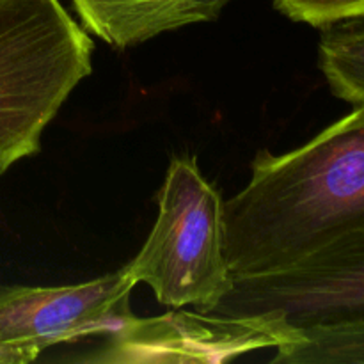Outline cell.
Instances as JSON below:
<instances>
[{
    "label": "cell",
    "mask_w": 364,
    "mask_h": 364,
    "mask_svg": "<svg viewBox=\"0 0 364 364\" xmlns=\"http://www.w3.org/2000/svg\"><path fill=\"white\" fill-rule=\"evenodd\" d=\"M224 226L233 279L279 272L364 228V107L301 148L262 149L224 201Z\"/></svg>",
    "instance_id": "6da1fadb"
},
{
    "label": "cell",
    "mask_w": 364,
    "mask_h": 364,
    "mask_svg": "<svg viewBox=\"0 0 364 364\" xmlns=\"http://www.w3.org/2000/svg\"><path fill=\"white\" fill-rule=\"evenodd\" d=\"M95 43L59 0H0V174L41 137L92 73Z\"/></svg>",
    "instance_id": "7a4b0ae2"
},
{
    "label": "cell",
    "mask_w": 364,
    "mask_h": 364,
    "mask_svg": "<svg viewBox=\"0 0 364 364\" xmlns=\"http://www.w3.org/2000/svg\"><path fill=\"white\" fill-rule=\"evenodd\" d=\"M159 217L139 255L123 267L160 304L212 313L233 288L224 251V201L191 155L171 159L156 194Z\"/></svg>",
    "instance_id": "3957f363"
},
{
    "label": "cell",
    "mask_w": 364,
    "mask_h": 364,
    "mask_svg": "<svg viewBox=\"0 0 364 364\" xmlns=\"http://www.w3.org/2000/svg\"><path fill=\"white\" fill-rule=\"evenodd\" d=\"M267 311L283 313L299 329L364 323V228L279 272L233 279V288L212 313Z\"/></svg>",
    "instance_id": "277c9868"
},
{
    "label": "cell",
    "mask_w": 364,
    "mask_h": 364,
    "mask_svg": "<svg viewBox=\"0 0 364 364\" xmlns=\"http://www.w3.org/2000/svg\"><path fill=\"white\" fill-rule=\"evenodd\" d=\"M302 333L283 313L224 316L203 311H174L134 318L96 354L84 361L103 364H213L228 363L263 348L301 343Z\"/></svg>",
    "instance_id": "5b68a950"
},
{
    "label": "cell",
    "mask_w": 364,
    "mask_h": 364,
    "mask_svg": "<svg viewBox=\"0 0 364 364\" xmlns=\"http://www.w3.org/2000/svg\"><path fill=\"white\" fill-rule=\"evenodd\" d=\"M135 283L123 269L71 287L0 284V343L48 347L91 336H112L134 313Z\"/></svg>",
    "instance_id": "8992f818"
},
{
    "label": "cell",
    "mask_w": 364,
    "mask_h": 364,
    "mask_svg": "<svg viewBox=\"0 0 364 364\" xmlns=\"http://www.w3.org/2000/svg\"><path fill=\"white\" fill-rule=\"evenodd\" d=\"M231 0H71L84 28L130 48L174 28L213 21Z\"/></svg>",
    "instance_id": "52a82bcc"
},
{
    "label": "cell",
    "mask_w": 364,
    "mask_h": 364,
    "mask_svg": "<svg viewBox=\"0 0 364 364\" xmlns=\"http://www.w3.org/2000/svg\"><path fill=\"white\" fill-rule=\"evenodd\" d=\"M318 64L336 98L364 107V20L323 27Z\"/></svg>",
    "instance_id": "ba28073f"
},
{
    "label": "cell",
    "mask_w": 364,
    "mask_h": 364,
    "mask_svg": "<svg viewBox=\"0 0 364 364\" xmlns=\"http://www.w3.org/2000/svg\"><path fill=\"white\" fill-rule=\"evenodd\" d=\"M301 343L276 348L277 364H364V323H334L301 329Z\"/></svg>",
    "instance_id": "9c48e42d"
},
{
    "label": "cell",
    "mask_w": 364,
    "mask_h": 364,
    "mask_svg": "<svg viewBox=\"0 0 364 364\" xmlns=\"http://www.w3.org/2000/svg\"><path fill=\"white\" fill-rule=\"evenodd\" d=\"M290 20L323 28L347 20H364V0H272Z\"/></svg>",
    "instance_id": "30bf717a"
},
{
    "label": "cell",
    "mask_w": 364,
    "mask_h": 364,
    "mask_svg": "<svg viewBox=\"0 0 364 364\" xmlns=\"http://www.w3.org/2000/svg\"><path fill=\"white\" fill-rule=\"evenodd\" d=\"M41 350L36 347L0 343V364H28L39 358Z\"/></svg>",
    "instance_id": "8fae6325"
}]
</instances>
